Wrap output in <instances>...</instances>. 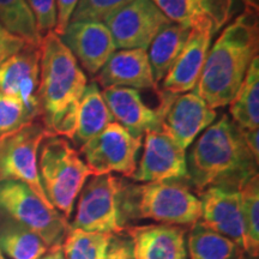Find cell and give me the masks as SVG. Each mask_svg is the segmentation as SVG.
<instances>
[{"label": "cell", "mask_w": 259, "mask_h": 259, "mask_svg": "<svg viewBox=\"0 0 259 259\" xmlns=\"http://www.w3.org/2000/svg\"><path fill=\"white\" fill-rule=\"evenodd\" d=\"M163 112L162 128L167 131L184 150L190 148L200 132L215 121L218 113L196 93L173 95L160 93Z\"/></svg>", "instance_id": "11"}, {"label": "cell", "mask_w": 259, "mask_h": 259, "mask_svg": "<svg viewBox=\"0 0 259 259\" xmlns=\"http://www.w3.org/2000/svg\"><path fill=\"white\" fill-rule=\"evenodd\" d=\"M258 11L246 9L210 46L194 93L212 109L228 106L258 56Z\"/></svg>", "instance_id": "2"}, {"label": "cell", "mask_w": 259, "mask_h": 259, "mask_svg": "<svg viewBox=\"0 0 259 259\" xmlns=\"http://www.w3.org/2000/svg\"><path fill=\"white\" fill-rule=\"evenodd\" d=\"M241 211L244 222V251L252 257L259 253V181L251 178L240 189Z\"/></svg>", "instance_id": "27"}, {"label": "cell", "mask_w": 259, "mask_h": 259, "mask_svg": "<svg viewBox=\"0 0 259 259\" xmlns=\"http://www.w3.org/2000/svg\"><path fill=\"white\" fill-rule=\"evenodd\" d=\"M37 168L48 200L69 220L74 202L93 171L70 142L59 136H50L42 142Z\"/></svg>", "instance_id": "4"}, {"label": "cell", "mask_w": 259, "mask_h": 259, "mask_svg": "<svg viewBox=\"0 0 259 259\" xmlns=\"http://www.w3.org/2000/svg\"><path fill=\"white\" fill-rule=\"evenodd\" d=\"M50 247L40 236L12 221L0 226V251L11 259H38Z\"/></svg>", "instance_id": "25"}, {"label": "cell", "mask_w": 259, "mask_h": 259, "mask_svg": "<svg viewBox=\"0 0 259 259\" xmlns=\"http://www.w3.org/2000/svg\"><path fill=\"white\" fill-rule=\"evenodd\" d=\"M131 208L124 211L136 218L149 219L170 226H192L200 221L202 205L198 197L178 180L147 183L136 187L132 193Z\"/></svg>", "instance_id": "5"}, {"label": "cell", "mask_w": 259, "mask_h": 259, "mask_svg": "<svg viewBox=\"0 0 259 259\" xmlns=\"http://www.w3.org/2000/svg\"><path fill=\"white\" fill-rule=\"evenodd\" d=\"M79 0H56L57 5V25L54 32L60 36L71 22L72 15Z\"/></svg>", "instance_id": "34"}, {"label": "cell", "mask_w": 259, "mask_h": 259, "mask_svg": "<svg viewBox=\"0 0 259 259\" xmlns=\"http://www.w3.org/2000/svg\"><path fill=\"white\" fill-rule=\"evenodd\" d=\"M40 54V121L51 132L65 111L79 105L88 80L78 61L54 31L41 38Z\"/></svg>", "instance_id": "3"}, {"label": "cell", "mask_w": 259, "mask_h": 259, "mask_svg": "<svg viewBox=\"0 0 259 259\" xmlns=\"http://www.w3.org/2000/svg\"><path fill=\"white\" fill-rule=\"evenodd\" d=\"M0 24L27 44L40 46L41 37L27 0H0Z\"/></svg>", "instance_id": "26"}, {"label": "cell", "mask_w": 259, "mask_h": 259, "mask_svg": "<svg viewBox=\"0 0 259 259\" xmlns=\"http://www.w3.org/2000/svg\"><path fill=\"white\" fill-rule=\"evenodd\" d=\"M132 0H79L71 22L96 21L105 22L109 16L124 8Z\"/></svg>", "instance_id": "30"}, {"label": "cell", "mask_w": 259, "mask_h": 259, "mask_svg": "<svg viewBox=\"0 0 259 259\" xmlns=\"http://www.w3.org/2000/svg\"><path fill=\"white\" fill-rule=\"evenodd\" d=\"M0 259H6V258H5V255L2 253V251H0Z\"/></svg>", "instance_id": "38"}, {"label": "cell", "mask_w": 259, "mask_h": 259, "mask_svg": "<svg viewBox=\"0 0 259 259\" xmlns=\"http://www.w3.org/2000/svg\"><path fill=\"white\" fill-rule=\"evenodd\" d=\"M27 42L0 24V64L27 46Z\"/></svg>", "instance_id": "33"}, {"label": "cell", "mask_w": 259, "mask_h": 259, "mask_svg": "<svg viewBox=\"0 0 259 259\" xmlns=\"http://www.w3.org/2000/svg\"><path fill=\"white\" fill-rule=\"evenodd\" d=\"M189 34L190 29L170 22L158 31L149 45L148 59L156 84L166 77L168 71L173 66L174 61L185 46Z\"/></svg>", "instance_id": "22"}, {"label": "cell", "mask_w": 259, "mask_h": 259, "mask_svg": "<svg viewBox=\"0 0 259 259\" xmlns=\"http://www.w3.org/2000/svg\"><path fill=\"white\" fill-rule=\"evenodd\" d=\"M216 32L211 23H202L190 29L185 46L162 79L164 93L179 95L194 90Z\"/></svg>", "instance_id": "14"}, {"label": "cell", "mask_w": 259, "mask_h": 259, "mask_svg": "<svg viewBox=\"0 0 259 259\" xmlns=\"http://www.w3.org/2000/svg\"><path fill=\"white\" fill-rule=\"evenodd\" d=\"M192 144L186 156L187 179L199 192L210 186L240 190L258 176V161L246 145L242 130L228 114L213 121Z\"/></svg>", "instance_id": "1"}, {"label": "cell", "mask_w": 259, "mask_h": 259, "mask_svg": "<svg viewBox=\"0 0 259 259\" xmlns=\"http://www.w3.org/2000/svg\"><path fill=\"white\" fill-rule=\"evenodd\" d=\"M115 50H148L164 25L170 21L153 0H132L106 19Z\"/></svg>", "instance_id": "10"}, {"label": "cell", "mask_w": 259, "mask_h": 259, "mask_svg": "<svg viewBox=\"0 0 259 259\" xmlns=\"http://www.w3.org/2000/svg\"><path fill=\"white\" fill-rule=\"evenodd\" d=\"M38 259H65V257L63 251H61V247H57L51 248L50 252H47L46 254H44Z\"/></svg>", "instance_id": "36"}, {"label": "cell", "mask_w": 259, "mask_h": 259, "mask_svg": "<svg viewBox=\"0 0 259 259\" xmlns=\"http://www.w3.org/2000/svg\"><path fill=\"white\" fill-rule=\"evenodd\" d=\"M94 82L103 88L126 87L157 92V84L154 79L148 53L142 48L115 51L95 74Z\"/></svg>", "instance_id": "18"}, {"label": "cell", "mask_w": 259, "mask_h": 259, "mask_svg": "<svg viewBox=\"0 0 259 259\" xmlns=\"http://www.w3.org/2000/svg\"><path fill=\"white\" fill-rule=\"evenodd\" d=\"M121 183L112 174L93 176L78 196L76 215L71 228L85 232L120 234Z\"/></svg>", "instance_id": "8"}, {"label": "cell", "mask_w": 259, "mask_h": 259, "mask_svg": "<svg viewBox=\"0 0 259 259\" xmlns=\"http://www.w3.org/2000/svg\"><path fill=\"white\" fill-rule=\"evenodd\" d=\"M189 259H240L242 248L234 241L212 231L202 221L193 223L187 239Z\"/></svg>", "instance_id": "23"}, {"label": "cell", "mask_w": 259, "mask_h": 259, "mask_svg": "<svg viewBox=\"0 0 259 259\" xmlns=\"http://www.w3.org/2000/svg\"><path fill=\"white\" fill-rule=\"evenodd\" d=\"M202 222L212 231L227 236L244 251V222L240 190L210 186L200 194Z\"/></svg>", "instance_id": "16"}, {"label": "cell", "mask_w": 259, "mask_h": 259, "mask_svg": "<svg viewBox=\"0 0 259 259\" xmlns=\"http://www.w3.org/2000/svg\"><path fill=\"white\" fill-rule=\"evenodd\" d=\"M102 96L113 119L134 137L143 138L147 132L162 128V108H150L139 90L109 87L103 89Z\"/></svg>", "instance_id": "17"}, {"label": "cell", "mask_w": 259, "mask_h": 259, "mask_svg": "<svg viewBox=\"0 0 259 259\" xmlns=\"http://www.w3.org/2000/svg\"><path fill=\"white\" fill-rule=\"evenodd\" d=\"M143 138H136L118 124L111 122L99 135L80 147V154L93 176L118 173L132 178Z\"/></svg>", "instance_id": "9"}, {"label": "cell", "mask_w": 259, "mask_h": 259, "mask_svg": "<svg viewBox=\"0 0 259 259\" xmlns=\"http://www.w3.org/2000/svg\"><path fill=\"white\" fill-rule=\"evenodd\" d=\"M111 235L70 227L61 244V251L65 259H103Z\"/></svg>", "instance_id": "28"}, {"label": "cell", "mask_w": 259, "mask_h": 259, "mask_svg": "<svg viewBox=\"0 0 259 259\" xmlns=\"http://www.w3.org/2000/svg\"><path fill=\"white\" fill-rule=\"evenodd\" d=\"M0 211L40 236L50 248L61 247L70 229L63 213L48 206L19 181L0 183Z\"/></svg>", "instance_id": "6"}, {"label": "cell", "mask_w": 259, "mask_h": 259, "mask_svg": "<svg viewBox=\"0 0 259 259\" xmlns=\"http://www.w3.org/2000/svg\"><path fill=\"white\" fill-rule=\"evenodd\" d=\"M258 128L257 130H242V136H244L245 143L250 151L253 155L255 161L259 158V142H258Z\"/></svg>", "instance_id": "35"}, {"label": "cell", "mask_w": 259, "mask_h": 259, "mask_svg": "<svg viewBox=\"0 0 259 259\" xmlns=\"http://www.w3.org/2000/svg\"><path fill=\"white\" fill-rule=\"evenodd\" d=\"M113 121L114 119L106 105L99 84H87L79 101L77 130L72 141L82 147Z\"/></svg>", "instance_id": "21"}, {"label": "cell", "mask_w": 259, "mask_h": 259, "mask_svg": "<svg viewBox=\"0 0 259 259\" xmlns=\"http://www.w3.org/2000/svg\"><path fill=\"white\" fill-rule=\"evenodd\" d=\"M185 178L186 150L163 128L147 132L144 135L143 155L132 179L147 184Z\"/></svg>", "instance_id": "12"}, {"label": "cell", "mask_w": 259, "mask_h": 259, "mask_svg": "<svg viewBox=\"0 0 259 259\" xmlns=\"http://www.w3.org/2000/svg\"><path fill=\"white\" fill-rule=\"evenodd\" d=\"M52 135L41 121L24 125L14 134L0 138V183L19 181L29 186L42 202L52 206L38 176L37 157L42 142Z\"/></svg>", "instance_id": "7"}, {"label": "cell", "mask_w": 259, "mask_h": 259, "mask_svg": "<svg viewBox=\"0 0 259 259\" xmlns=\"http://www.w3.org/2000/svg\"><path fill=\"white\" fill-rule=\"evenodd\" d=\"M135 259H189L186 232L180 226H137L127 229Z\"/></svg>", "instance_id": "19"}, {"label": "cell", "mask_w": 259, "mask_h": 259, "mask_svg": "<svg viewBox=\"0 0 259 259\" xmlns=\"http://www.w3.org/2000/svg\"><path fill=\"white\" fill-rule=\"evenodd\" d=\"M233 121L241 130H257L259 126V58L254 57L244 82L229 103Z\"/></svg>", "instance_id": "24"}, {"label": "cell", "mask_w": 259, "mask_h": 259, "mask_svg": "<svg viewBox=\"0 0 259 259\" xmlns=\"http://www.w3.org/2000/svg\"><path fill=\"white\" fill-rule=\"evenodd\" d=\"M59 37L90 76H95L116 51L111 32L102 22H70Z\"/></svg>", "instance_id": "15"}, {"label": "cell", "mask_w": 259, "mask_h": 259, "mask_svg": "<svg viewBox=\"0 0 259 259\" xmlns=\"http://www.w3.org/2000/svg\"><path fill=\"white\" fill-rule=\"evenodd\" d=\"M27 4L34 16L40 37L54 31L57 25L56 0H27Z\"/></svg>", "instance_id": "31"}, {"label": "cell", "mask_w": 259, "mask_h": 259, "mask_svg": "<svg viewBox=\"0 0 259 259\" xmlns=\"http://www.w3.org/2000/svg\"><path fill=\"white\" fill-rule=\"evenodd\" d=\"M173 23L191 29L211 23L219 31L234 14V0H153Z\"/></svg>", "instance_id": "20"}, {"label": "cell", "mask_w": 259, "mask_h": 259, "mask_svg": "<svg viewBox=\"0 0 259 259\" xmlns=\"http://www.w3.org/2000/svg\"><path fill=\"white\" fill-rule=\"evenodd\" d=\"M36 119L21 100L0 92V138L18 131Z\"/></svg>", "instance_id": "29"}, {"label": "cell", "mask_w": 259, "mask_h": 259, "mask_svg": "<svg viewBox=\"0 0 259 259\" xmlns=\"http://www.w3.org/2000/svg\"><path fill=\"white\" fill-rule=\"evenodd\" d=\"M103 259H135L131 238L120 234H112Z\"/></svg>", "instance_id": "32"}, {"label": "cell", "mask_w": 259, "mask_h": 259, "mask_svg": "<svg viewBox=\"0 0 259 259\" xmlns=\"http://www.w3.org/2000/svg\"><path fill=\"white\" fill-rule=\"evenodd\" d=\"M246 9H251L254 10V11H258L259 9V0H242Z\"/></svg>", "instance_id": "37"}, {"label": "cell", "mask_w": 259, "mask_h": 259, "mask_svg": "<svg viewBox=\"0 0 259 259\" xmlns=\"http://www.w3.org/2000/svg\"><path fill=\"white\" fill-rule=\"evenodd\" d=\"M40 46L27 45L0 64V92L21 100L35 119H40Z\"/></svg>", "instance_id": "13"}]
</instances>
